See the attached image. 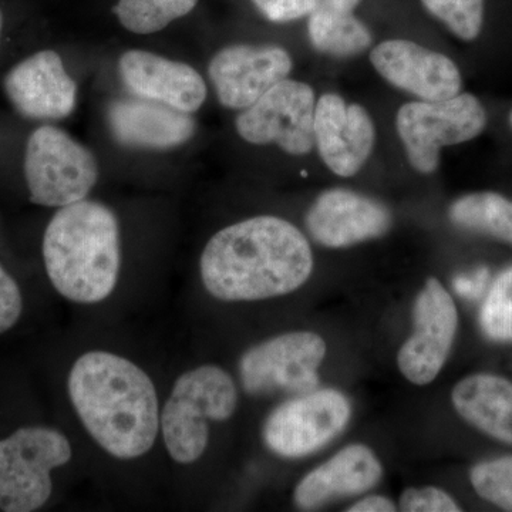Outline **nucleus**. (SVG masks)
Masks as SVG:
<instances>
[{
  "label": "nucleus",
  "mask_w": 512,
  "mask_h": 512,
  "mask_svg": "<svg viewBox=\"0 0 512 512\" xmlns=\"http://www.w3.org/2000/svg\"><path fill=\"white\" fill-rule=\"evenodd\" d=\"M202 284L214 298L251 302L288 295L313 271L311 245L282 218H249L221 229L201 255Z\"/></svg>",
  "instance_id": "nucleus-1"
},
{
  "label": "nucleus",
  "mask_w": 512,
  "mask_h": 512,
  "mask_svg": "<svg viewBox=\"0 0 512 512\" xmlns=\"http://www.w3.org/2000/svg\"><path fill=\"white\" fill-rule=\"evenodd\" d=\"M69 396L87 433L121 460L144 456L160 429L153 380L133 362L114 353H84L70 370Z\"/></svg>",
  "instance_id": "nucleus-2"
},
{
  "label": "nucleus",
  "mask_w": 512,
  "mask_h": 512,
  "mask_svg": "<svg viewBox=\"0 0 512 512\" xmlns=\"http://www.w3.org/2000/svg\"><path fill=\"white\" fill-rule=\"evenodd\" d=\"M43 259L50 282L69 301L109 298L121 265L116 215L106 205L87 200L60 208L47 225Z\"/></svg>",
  "instance_id": "nucleus-3"
},
{
  "label": "nucleus",
  "mask_w": 512,
  "mask_h": 512,
  "mask_svg": "<svg viewBox=\"0 0 512 512\" xmlns=\"http://www.w3.org/2000/svg\"><path fill=\"white\" fill-rule=\"evenodd\" d=\"M238 390L224 369L204 365L178 377L160 416L168 454L177 463H195L210 441L208 421H225L237 410Z\"/></svg>",
  "instance_id": "nucleus-4"
},
{
  "label": "nucleus",
  "mask_w": 512,
  "mask_h": 512,
  "mask_svg": "<svg viewBox=\"0 0 512 512\" xmlns=\"http://www.w3.org/2000/svg\"><path fill=\"white\" fill-rule=\"evenodd\" d=\"M70 458L67 437L46 427H23L0 440V510H39L52 494V471Z\"/></svg>",
  "instance_id": "nucleus-5"
},
{
  "label": "nucleus",
  "mask_w": 512,
  "mask_h": 512,
  "mask_svg": "<svg viewBox=\"0 0 512 512\" xmlns=\"http://www.w3.org/2000/svg\"><path fill=\"white\" fill-rule=\"evenodd\" d=\"M487 114L473 94L440 101H412L397 111V133L414 170L431 174L440 164V150L466 143L483 133Z\"/></svg>",
  "instance_id": "nucleus-6"
},
{
  "label": "nucleus",
  "mask_w": 512,
  "mask_h": 512,
  "mask_svg": "<svg viewBox=\"0 0 512 512\" xmlns=\"http://www.w3.org/2000/svg\"><path fill=\"white\" fill-rule=\"evenodd\" d=\"M30 201L62 208L86 200L99 178L92 151L59 128L40 127L30 136L25 156Z\"/></svg>",
  "instance_id": "nucleus-7"
},
{
  "label": "nucleus",
  "mask_w": 512,
  "mask_h": 512,
  "mask_svg": "<svg viewBox=\"0 0 512 512\" xmlns=\"http://www.w3.org/2000/svg\"><path fill=\"white\" fill-rule=\"evenodd\" d=\"M326 342L312 332H291L248 349L239 360L245 392L266 394L309 393L318 389V369L326 356Z\"/></svg>",
  "instance_id": "nucleus-8"
},
{
  "label": "nucleus",
  "mask_w": 512,
  "mask_h": 512,
  "mask_svg": "<svg viewBox=\"0 0 512 512\" xmlns=\"http://www.w3.org/2000/svg\"><path fill=\"white\" fill-rule=\"evenodd\" d=\"M352 417L345 394L333 389L312 390L286 400L269 414L264 441L272 453L301 458L336 439Z\"/></svg>",
  "instance_id": "nucleus-9"
},
{
  "label": "nucleus",
  "mask_w": 512,
  "mask_h": 512,
  "mask_svg": "<svg viewBox=\"0 0 512 512\" xmlns=\"http://www.w3.org/2000/svg\"><path fill=\"white\" fill-rule=\"evenodd\" d=\"M315 109L312 87L285 79L242 110L235 126L248 143L276 144L291 156H305L315 146Z\"/></svg>",
  "instance_id": "nucleus-10"
},
{
  "label": "nucleus",
  "mask_w": 512,
  "mask_h": 512,
  "mask_svg": "<svg viewBox=\"0 0 512 512\" xmlns=\"http://www.w3.org/2000/svg\"><path fill=\"white\" fill-rule=\"evenodd\" d=\"M458 328L456 303L439 279L429 278L413 308V332L403 343L397 365L410 383L426 386L446 363Z\"/></svg>",
  "instance_id": "nucleus-11"
},
{
  "label": "nucleus",
  "mask_w": 512,
  "mask_h": 512,
  "mask_svg": "<svg viewBox=\"0 0 512 512\" xmlns=\"http://www.w3.org/2000/svg\"><path fill=\"white\" fill-rule=\"evenodd\" d=\"M292 66L284 47L234 45L214 56L208 73L222 106L245 110L285 80Z\"/></svg>",
  "instance_id": "nucleus-12"
},
{
  "label": "nucleus",
  "mask_w": 512,
  "mask_h": 512,
  "mask_svg": "<svg viewBox=\"0 0 512 512\" xmlns=\"http://www.w3.org/2000/svg\"><path fill=\"white\" fill-rule=\"evenodd\" d=\"M370 62L386 82L420 100L451 99L463 86L453 60L410 40L380 43L370 53Z\"/></svg>",
  "instance_id": "nucleus-13"
},
{
  "label": "nucleus",
  "mask_w": 512,
  "mask_h": 512,
  "mask_svg": "<svg viewBox=\"0 0 512 512\" xmlns=\"http://www.w3.org/2000/svg\"><path fill=\"white\" fill-rule=\"evenodd\" d=\"M375 141V124L362 106L348 104L338 94L320 97L315 109V144L329 170L339 177L359 173Z\"/></svg>",
  "instance_id": "nucleus-14"
},
{
  "label": "nucleus",
  "mask_w": 512,
  "mask_h": 512,
  "mask_svg": "<svg viewBox=\"0 0 512 512\" xmlns=\"http://www.w3.org/2000/svg\"><path fill=\"white\" fill-rule=\"evenodd\" d=\"M392 227V214L359 192L333 188L320 194L306 214V228L318 244L348 248L382 237Z\"/></svg>",
  "instance_id": "nucleus-15"
},
{
  "label": "nucleus",
  "mask_w": 512,
  "mask_h": 512,
  "mask_svg": "<svg viewBox=\"0 0 512 512\" xmlns=\"http://www.w3.org/2000/svg\"><path fill=\"white\" fill-rule=\"evenodd\" d=\"M9 100L35 120H60L76 107L77 86L53 50H42L16 64L5 79Z\"/></svg>",
  "instance_id": "nucleus-16"
},
{
  "label": "nucleus",
  "mask_w": 512,
  "mask_h": 512,
  "mask_svg": "<svg viewBox=\"0 0 512 512\" xmlns=\"http://www.w3.org/2000/svg\"><path fill=\"white\" fill-rule=\"evenodd\" d=\"M120 76L134 96L158 101L184 113H194L207 99V86L197 70L144 50L120 57Z\"/></svg>",
  "instance_id": "nucleus-17"
},
{
  "label": "nucleus",
  "mask_w": 512,
  "mask_h": 512,
  "mask_svg": "<svg viewBox=\"0 0 512 512\" xmlns=\"http://www.w3.org/2000/svg\"><path fill=\"white\" fill-rule=\"evenodd\" d=\"M107 119L114 138L126 147L168 150L195 133L190 114L137 96L113 101Z\"/></svg>",
  "instance_id": "nucleus-18"
},
{
  "label": "nucleus",
  "mask_w": 512,
  "mask_h": 512,
  "mask_svg": "<svg viewBox=\"0 0 512 512\" xmlns=\"http://www.w3.org/2000/svg\"><path fill=\"white\" fill-rule=\"evenodd\" d=\"M383 476L379 458L363 444L340 450L302 478L293 494L296 507L315 510L330 501L372 490Z\"/></svg>",
  "instance_id": "nucleus-19"
},
{
  "label": "nucleus",
  "mask_w": 512,
  "mask_h": 512,
  "mask_svg": "<svg viewBox=\"0 0 512 512\" xmlns=\"http://www.w3.org/2000/svg\"><path fill=\"white\" fill-rule=\"evenodd\" d=\"M454 409L488 436L512 446V383L494 375L461 380L451 393Z\"/></svg>",
  "instance_id": "nucleus-20"
},
{
  "label": "nucleus",
  "mask_w": 512,
  "mask_h": 512,
  "mask_svg": "<svg viewBox=\"0 0 512 512\" xmlns=\"http://www.w3.org/2000/svg\"><path fill=\"white\" fill-rule=\"evenodd\" d=\"M309 39L316 50L326 55H359L372 45V33L353 15L318 5L309 15Z\"/></svg>",
  "instance_id": "nucleus-21"
},
{
  "label": "nucleus",
  "mask_w": 512,
  "mask_h": 512,
  "mask_svg": "<svg viewBox=\"0 0 512 512\" xmlns=\"http://www.w3.org/2000/svg\"><path fill=\"white\" fill-rule=\"evenodd\" d=\"M458 227L483 232L512 244V202L494 192H477L454 202L448 211Z\"/></svg>",
  "instance_id": "nucleus-22"
},
{
  "label": "nucleus",
  "mask_w": 512,
  "mask_h": 512,
  "mask_svg": "<svg viewBox=\"0 0 512 512\" xmlns=\"http://www.w3.org/2000/svg\"><path fill=\"white\" fill-rule=\"evenodd\" d=\"M197 3L198 0H119L114 13L123 28L137 35H151L187 16Z\"/></svg>",
  "instance_id": "nucleus-23"
},
{
  "label": "nucleus",
  "mask_w": 512,
  "mask_h": 512,
  "mask_svg": "<svg viewBox=\"0 0 512 512\" xmlns=\"http://www.w3.org/2000/svg\"><path fill=\"white\" fill-rule=\"evenodd\" d=\"M481 329L495 342H512V266L495 279L481 306Z\"/></svg>",
  "instance_id": "nucleus-24"
},
{
  "label": "nucleus",
  "mask_w": 512,
  "mask_h": 512,
  "mask_svg": "<svg viewBox=\"0 0 512 512\" xmlns=\"http://www.w3.org/2000/svg\"><path fill=\"white\" fill-rule=\"evenodd\" d=\"M434 18L460 39H476L483 28L484 0H421Z\"/></svg>",
  "instance_id": "nucleus-25"
},
{
  "label": "nucleus",
  "mask_w": 512,
  "mask_h": 512,
  "mask_svg": "<svg viewBox=\"0 0 512 512\" xmlns=\"http://www.w3.org/2000/svg\"><path fill=\"white\" fill-rule=\"evenodd\" d=\"M470 480L485 501L512 511V456L477 464L471 470Z\"/></svg>",
  "instance_id": "nucleus-26"
},
{
  "label": "nucleus",
  "mask_w": 512,
  "mask_h": 512,
  "mask_svg": "<svg viewBox=\"0 0 512 512\" xmlns=\"http://www.w3.org/2000/svg\"><path fill=\"white\" fill-rule=\"evenodd\" d=\"M400 510L404 512H457L456 501L437 487L407 488L400 497Z\"/></svg>",
  "instance_id": "nucleus-27"
},
{
  "label": "nucleus",
  "mask_w": 512,
  "mask_h": 512,
  "mask_svg": "<svg viewBox=\"0 0 512 512\" xmlns=\"http://www.w3.org/2000/svg\"><path fill=\"white\" fill-rule=\"evenodd\" d=\"M252 3L266 19L285 23L311 15L319 0H252Z\"/></svg>",
  "instance_id": "nucleus-28"
},
{
  "label": "nucleus",
  "mask_w": 512,
  "mask_h": 512,
  "mask_svg": "<svg viewBox=\"0 0 512 512\" xmlns=\"http://www.w3.org/2000/svg\"><path fill=\"white\" fill-rule=\"evenodd\" d=\"M22 309V293H20L18 284L0 266V335L15 326Z\"/></svg>",
  "instance_id": "nucleus-29"
},
{
  "label": "nucleus",
  "mask_w": 512,
  "mask_h": 512,
  "mask_svg": "<svg viewBox=\"0 0 512 512\" xmlns=\"http://www.w3.org/2000/svg\"><path fill=\"white\" fill-rule=\"evenodd\" d=\"M487 281V269H478L474 274L458 276L456 281H454V288L463 298L477 299L483 295Z\"/></svg>",
  "instance_id": "nucleus-30"
},
{
  "label": "nucleus",
  "mask_w": 512,
  "mask_h": 512,
  "mask_svg": "<svg viewBox=\"0 0 512 512\" xmlns=\"http://www.w3.org/2000/svg\"><path fill=\"white\" fill-rule=\"evenodd\" d=\"M349 512H393L397 511L396 504L383 495H370V497L362 498L352 507L348 508Z\"/></svg>",
  "instance_id": "nucleus-31"
},
{
  "label": "nucleus",
  "mask_w": 512,
  "mask_h": 512,
  "mask_svg": "<svg viewBox=\"0 0 512 512\" xmlns=\"http://www.w3.org/2000/svg\"><path fill=\"white\" fill-rule=\"evenodd\" d=\"M360 0H319L318 5L326 6V8L343 10V12H353Z\"/></svg>",
  "instance_id": "nucleus-32"
},
{
  "label": "nucleus",
  "mask_w": 512,
  "mask_h": 512,
  "mask_svg": "<svg viewBox=\"0 0 512 512\" xmlns=\"http://www.w3.org/2000/svg\"><path fill=\"white\" fill-rule=\"evenodd\" d=\"M2 26H3V15H2V10H0V33H2Z\"/></svg>",
  "instance_id": "nucleus-33"
},
{
  "label": "nucleus",
  "mask_w": 512,
  "mask_h": 512,
  "mask_svg": "<svg viewBox=\"0 0 512 512\" xmlns=\"http://www.w3.org/2000/svg\"><path fill=\"white\" fill-rule=\"evenodd\" d=\"M510 123H511V127H512V111H511V114H510Z\"/></svg>",
  "instance_id": "nucleus-34"
}]
</instances>
